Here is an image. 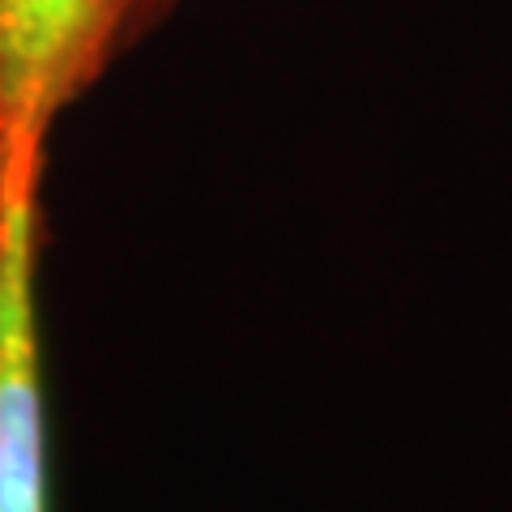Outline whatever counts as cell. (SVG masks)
<instances>
[{
    "label": "cell",
    "instance_id": "7a4b0ae2",
    "mask_svg": "<svg viewBox=\"0 0 512 512\" xmlns=\"http://www.w3.org/2000/svg\"><path fill=\"white\" fill-rule=\"evenodd\" d=\"M111 39L107 0H0V184L43 171L47 128Z\"/></svg>",
    "mask_w": 512,
    "mask_h": 512
},
{
    "label": "cell",
    "instance_id": "6da1fadb",
    "mask_svg": "<svg viewBox=\"0 0 512 512\" xmlns=\"http://www.w3.org/2000/svg\"><path fill=\"white\" fill-rule=\"evenodd\" d=\"M0 512H47L39 175L0 184Z\"/></svg>",
    "mask_w": 512,
    "mask_h": 512
},
{
    "label": "cell",
    "instance_id": "3957f363",
    "mask_svg": "<svg viewBox=\"0 0 512 512\" xmlns=\"http://www.w3.org/2000/svg\"><path fill=\"white\" fill-rule=\"evenodd\" d=\"M133 5L137 0H107V9H111V22H116V30H120V22L133 13Z\"/></svg>",
    "mask_w": 512,
    "mask_h": 512
}]
</instances>
